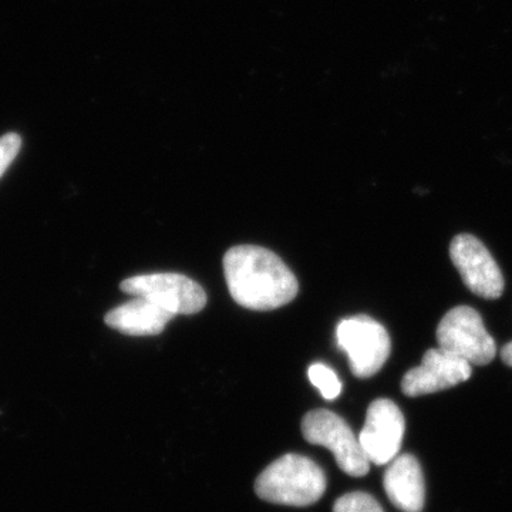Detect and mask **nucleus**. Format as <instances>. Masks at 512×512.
I'll return each instance as SVG.
<instances>
[{"label":"nucleus","mask_w":512,"mask_h":512,"mask_svg":"<svg viewBox=\"0 0 512 512\" xmlns=\"http://www.w3.org/2000/svg\"><path fill=\"white\" fill-rule=\"evenodd\" d=\"M436 336L439 348L470 365H488L497 355V346L485 329L480 313L470 306H457L448 311L441 319Z\"/></svg>","instance_id":"nucleus-5"},{"label":"nucleus","mask_w":512,"mask_h":512,"mask_svg":"<svg viewBox=\"0 0 512 512\" xmlns=\"http://www.w3.org/2000/svg\"><path fill=\"white\" fill-rule=\"evenodd\" d=\"M121 291L156 303L173 315H194L207 305V293L188 276L181 274H148L133 276L121 282Z\"/></svg>","instance_id":"nucleus-6"},{"label":"nucleus","mask_w":512,"mask_h":512,"mask_svg":"<svg viewBox=\"0 0 512 512\" xmlns=\"http://www.w3.org/2000/svg\"><path fill=\"white\" fill-rule=\"evenodd\" d=\"M450 258L474 295L484 299H498L503 295V272L480 239L470 234L457 235L451 241Z\"/></svg>","instance_id":"nucleus-7"},{"label":"nucleus","mask_w":512,"mask_h":512,"mask_svg":"<svg viewBox=\"0 0 512 512\" xmlns=\"http://www.w3.org/2000/svg\"><path fill=\"white\" fill-rule=\"evenodd\" d=\"M501 359H503L505 365L512 367V342L507 343L501 350Z\"/></svg>","instance_id":"nucleus-15"},{"label":"nucleus","mask_w":512,"mask_h":512,"mask_svg":"<svg viewBox=\"0 0 512 512\" xmlns=\"http://www.w3.org/2000/svg\"><path fill=\"white\" fill-rule=\"evenodd\" d=\"M174 315L146 298L117 306L106 315L107 326L128 336H156L163 333Z\"/></svg>","instance_id":"nucleus-11"},{"label":"nucleus","mask_w":512,"mask_h":512,"mask_svg":"<svg viewBox=\"0 0 512 512\" xmlns=\"http://www.w3.org/2000/svg\"><path fill=\"white\" fill-rule=\"evenodd\" d=\"M471 373L473 370L466 360L441 348L430 349L424 353L421 365L404 375L402 392L409 397L443 392L467 382Z\"/></svg>","instance_id":"nucleus-9"},{"label":"nucleus","mask_w":512,"mask_h":512,"mask_svg":"<svg viewBox=\"0 0 512 512\" xmlns=\"http://www.w3.org/2000/svg\"><path fill=\"white\" fill-rule=\"evenodd\" d=\"M406 421L402 410L389 399L375 400L367 409L365 426L359 434L360 446L370 464L392 463L402 448Z\"/></svg>","instance_id":"nucleus-8"},{"label":"nucleus","mask_w":512,"mask_h":512,"mask_svg":"<svg viewBox=\"0 0 512 512\" xmlns=\"http://www.w3.org/2000/svg\"><path fill=\"white\" fill-rule=\"evenodd\" d=\"M333 512H383V510L372 495L350 493L336 501Z\"/></svg>","instance_id":"nucleus-13"},{"label":"nucleus","mask_w":512,"mask_h":512,"mask_svg":"<svg viewBox=\"0 0 512 512\" xmlns=\"http://www.w3.org/2000/svg\"><path fill=\"white\" fill-rule=\"evenodd\" d=\"M224 272L234 301L251 311H274L298 295V279L269 249L255 245L229 249Z\"/></svg>","instance_id":"nucleus-1"},{"label":"nucleus","mask_w":512,"mask_h":512,"mask_svg":"<svg viewBox=\"0 0 512 512\" xmlns=\"http://www.w3.org/2000/svg\"><path fill=\"white\" fill-rule=\"evenodd\" d=\"M22 147V138L19 134L9 133L0 137V177L8 170Z\"/></svg>","instance_id":"nucleus-14"},{"label":"nucleus","mask_w":512,"mask_h":512,"mask_svg":"<svg viewBox=\"0 0 512 512\" xmlns=\"http://www.w3.org/2000/svg\"><path fill=\"white\" fill-rule=\"evenodd\" d=\"M302 433L306 441L332 451L340 470L352 477L369 473L370 461L360 446L349 424L330 410H313L302 420Z\"/></svg>","instance_id":"nucleus-4"},{"label":"nucleus","mask_w":512,"mask_h":512,"mask_svg":"<svg viewBox=\"0 0 512 512\" xmlns=\"http://www.w3.org/2000/svg\"><path fill=\"white\" fill-rule=\"evenodd\" d=\"M255 491L268 503L308 507L325 494L326 476L311 458L286 454L256 478Z\"/></svg>","instance_id":"nucleus-2"},{"label":"nucleus","mask_w":512,"mask_h":512,"mask_svg":"<svg viewBox=\"0 0 512 512\" xmlns=\"http://www.w3.org/2000/svg\"><path fill=\"white\" fill-rule=\"evenodd\" d=\"M336 340L339 348L348 355L353 375L360 379L375 376L392 350L386 328L365 315L343 319L336 328Z\"/></svg>","instance_id":"nucleus-3"},{"label":"nucleus","mask_w":512,"mask_h":512,"mask_svg":"<svg viewBox=\"0 0 512 512\" xmlns=\"http://www.w3.org/2000/svg\"><path fill=\"white\" fill-rule=\"evenodd\" d=\"M309 380L316 389L322 394L323 399L335 400L342 393V383H340L335 370L323 363H313L308 370Z\"/></svg>","instance_id":"nucleus-12"},{"label":"nucleus","mask_w":512,"mask_h":512,"mask_svg":"<svg viewBox=\"0 0 512 512\" xmlns=\"http://www.w3.org/2000/svg\"><path fill=\"white\" fill-rule=\"evenodd\" d=\"M387 497L403 512H421L426 500V485L420 463L412 454L397 456L384 474Z\"/></svg>","instance_id":"nucleus-10"}]
</instances>
